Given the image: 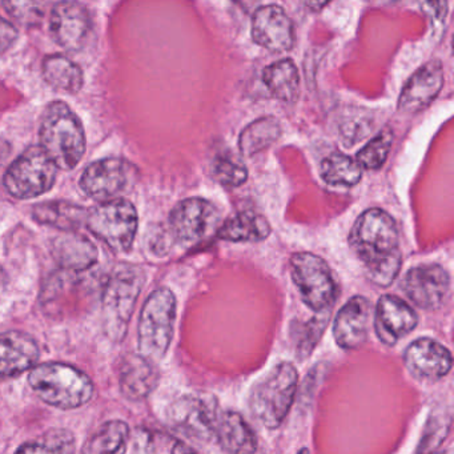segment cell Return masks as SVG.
<instances>
[{"label": "cell", "mask_w": 454, "mask_h": 454, "mask_svg": "<svg viewBox=\"0 0 454 454\" xmlns=\"http://www.w3.org/2000/svg\"><path fill=\"white\" fill-rule=\"evenodd\" d=\"M349 243L376 286L385 288L395 280L403 259L397 224L389 214L379 208L364 212L350 231Z\"/></svg>", "instance_id": "cell-1"}, {"label": "cell", "mask_w": 454, "mask_h": 454, "mask_svg": "<svg viewBox=\"0 0 454 454\" xmlns=\"http://www.w3.org/2000/svg\"><path fill=\"white\" fill-rule=\"evenodd\" d=\"M39 137L42 150L58 168L71 171L83 158L86 150L83 126L66 103L54 102L46 108Z\"/></svg>", "instance_id": "cell-2"}, {"label": "cell", "mask_w": 454, "mask_h": 454, "mask_svg": "<svg viewBox=\"0 0 454 454\" xmlns=\"http://www.w3.org/2000/svg\"><path fill=\"white\" fill-rule=\"evenodd\" d=\"M299 384L294 364L281 361L260 377L251 389L249 408L254 419L267 427L278 429L291 411Z\"/></svg>", "instance_id": "cell-3"}, {"label": "cell", "mask_w": 454, "mask_h": 454, "mask_svg": "<svg viewBox=\"0 0 454 454\" xmlns=\"http://www.w3.org/2000/svg\"><path fill=\"white\" fill-rule=\"evenodd\" d=\"M103 283L89 270H60L52 273L41 294L43 312L52 318H65L89 309L98 294L102 296Z\"/></svg>", "instance_id": "cell-4"}, {"label": "cell", "mask_w": 454, "mask_h": 454, "mask_svg": "<svg viewBox=\"0 0 454 454\" xmlns=\"http://www.w3.org/2000/svg\"><path fill=\"white\" fill-rule=\"evenodd\" d=\"M28 382L42 401L55 408H81L94 395L91 379L68 364H42L31 371Z\"/></svg>", "instance_id": "cell-5"}, {"label": "cell", "mask_w": 454, "mask_h": 454, "mask_svg": "<svg viewBox=\"0 0 454 454\" xmlns=\"http://www.w3.org/2000/svg\"><path fill=\"white\" fill-rule=\"evenodd\" d=\"M145 276L137 265H119L103 283L102 304L105 328L111 339L121 341L129 328Z\"/></svg>", "instance_id": "cell-6"}, {"label": "cell", "mask_w": 454, "mask_h": 454, "mask_svg": "<svg viewBox=\"0 0 454 454\" xmlns=\"http://www.w3.org/2000/svg\"><path fill=\"white\" fill-rule=\"evenodd\" d=\"M176 299L171 289L159 288L151 294L139 320V355L158 363L168 352L174 339Z\"/></svg>", "instance_id": "cell-7"}, {"label": "cell", "mask_w": 454, "mask_h": 454, "mask_svg": "<svg viewBox=\"0 0 454 454\" xmlns=\"http://www.w3.org/2000/svg\"><path fill=\"white\" fill-rule=\"evenodd\" d=\"M219 401L211 393H190L171 403L167 411L168 422L180 434L198 442L215 441L219 422Z\"/></svg>", "instance_id": "cell-8"}, {"label": "cell", "mask_w": 454, "mask_h": 454, "mask_svg": "<svg viewBox=\"0 0 454 454\" xmlns=\"http://www.w3.org/2000/svg\"><path fill=\"white\" fill-rule=\"evenodd\" d=\"M291 273L302 301L309 309L325 313L333 307L339 289L325 260L309 252L294 254Z\"/></svg>", "instance_id": "cell-9"}, {"label": "cell", "mask_w": 454, "mask_h": 454, "mask_svg": "<svg viewBox=\"0 0 454 454\" xmlns=\"http://www.w3.org/2000/svg\"><path fill=\"white\" fill-rule=\"evenodd\" d=\"M87 228L115 252H127L137 231V212L126 199L106 201L90 209Z\"/></svg>", "instance_id": "cell-10"}, {"label": "cell", "mask_w": 454, "mask_h": 454, "mask_svg": "<svg viewBox=\"0 0 454 454\" xmlns=\"http://www.w3.org/2000/svg\"><path fill=\"white\" fill-rule=\"evenodd\" d=\"M58 167L41 147H31L7 169L4 188L17 199H33L49 192L57 180Z\"/></svg>", "instance_id": "cell-11"}, {"label": "cell", "mask_w": 454, "mask_h": 454, "mask_svg": "<svg viewBox=\"0 0 454 454\" xmlns=\"http://www.w3.org/2000/svg\"><path fill=\"white\" fill-rule=\"evenodd\" d=\"M137 168L123 159H103L90 164L81 179V187L95 200H115L129 190L137 179Z\"/></svg>", "instance_id": "cell-12"}, {"label": "cell", "mask_w": 454, "mask_h": 454, "mask_svg": "<svg viewBox=\"0 0 454 454\" xmlns=\"http://www.w3.org/2000/svg\"><path fill=\"white\" fill-rule=\"evenodd\" d=\"M401 288L416 307L435 310L442 307L448 299L450 278L440 265H419L406 273Z\"/></svg>", "instance_id": "cell-13"}, {"label": "cell", "mask_w": 454, "mask_h": 454, "mask_svg": "<svg viewBox=\"0 0 454 454\" xmlns=\"http://www.w3.org/2000/svg\"><path fill=\"white\" fill-rule=\"evenodd\" d=\"M219 222V212L209 201L191 198L175 207L169 216L172 235L179 243L192 246L208 235Z\"/></svg>", "instance_id": "cell-14"}, {"label": "cell", "mask_w": 454, "mask_h": 454, "mask_svg": "<svg viewBox=\"0 0 454 454\" xmlns=\"http://www.w3.org/2000/svg\"><path fill=\"white\" fill-rule=\"evenodd\" d=\"M50 28L59 46L68 51H79L87 46L91 36V14L84 4L62 2L52 10Z\"/></svg>", "instance_id": "cell-15"}, {"label": "cell", "mask_w": 454, "mask_h": 454, "mask_svg": "<svg viewBox=\"0 0 454 454\" xmlns=\"http://www.w3.org/2000/svg\"><path fill=\"white\" fill-rule=\"evenodd\" d=\"M403 363L414 379L434 382L451 371L453 358L448 348L430 337H421L408 345Z\"/></svg>", "instance_id": "cell-16"}, {"label": "cell", "mask_w": 454, "mask_h": 454, "mask_svg": "<svg viewBox=\"0 0 454 454\" xmlns=\"http://www.w3.org/2000/svg\"><path fill=\"white\" fill-rule=\"evenodd\" d=\"M419 316L400 297L384 294L377 302L374 331L382 344L393 347L398 340L416 329Z\"/></svg>", "instance_id": "cell-17"}, {"label": "cell", "mask_w": 454, "mask_h": 454, "mask_svg": "<svg viewBox=\"0 0 454 454\" xmlns=\"http://www.w3.org/2000/svg\"><path fill=\"white\" fill-rule=\"evenodd\" d=\"M252 39L270 51H289L294 44V23L276 4L260 7L252 18Z\"/></svg>", "instance_id": "cell-18"}, {"label": "cell", "mask_w": 454, "mask_h": 454, "mask_svg": "<svg viewBox=\"0 0 454 454\" xmlns=\"http://www.w3.org/2000/svg\"><path fill=\"white\" fill-rule=\"evenodd\" d=\"M443 86V68L440 60L422 66L409 79L401 91L398 110L416 114L425 110L440 94Z\"/></svg>", "instance_id": "cell-19"}, {"label": "cell", "mask_w": 454, "mask_h": 454, "mask_svg": "<svg viewBox=\"0 0 454 454\" xmlns=\"http://www.w3.org/2000/svg\"><path fill=\"white\" fill-rule=\"evenodd\" d=\"M41 350L30 334L20 331L0 333V381L14 379L34 368Z\"/></svg>", "instance_id": "cell-20"}, {"label": "cell", "mask_w": 454, "mask_h": 454, "mask_svg": "<svg viewBox=\"0 0 454 454\" xmlns=\"http://www.w3.org/2000/svg\"><path fill=\"white\" fill-rule=\"evenodd\" d=\"M371 302L355 296L339 310L333 324L334 341L341 349H358L368 339Z\"/></svg>", "instance_id": "cell-21"}, {"label": "cell", "mask_w": 454, "mask_h": 454, "mask_svg": "<svg viewBox=\"0 0 454 454\" xmlns=\"http://www.w3.org/2000/svg\"><path fill=\"white\" fill-rule=\"evenodd\" d=\"M215 441L225 454H254L259 445L256 433L236 411H222Z\"/></svg>", "instance_id": "cell-22"}, {"label": "cell", "mask_w": 454, "mask_h": 454, "mask_svg": "<svg viewBox=\"0 0 454 454\" xmlns=\"http://www.w3.org/2000/svg\"><path fill=\"white\" fill-rule=\"evenodd\" d=\"M121 393L129 400H143L153 392L159 382L155 364L140 355H131L121 368Z\"/></svg>", "instance_id": "cell-23"}, {"label": "cell", "mask_w": 454, "mask_h": 454, "mask_svg": "<svg viewBox=\"0 0 454 454\" xmlns=\"http://www.w3.org/2000/svg\"><path fill=\"white\" fill-rule=\"evenodd\" d=\"M52 254L62 270H89L98 262V249L94 244L82 235L68 232L59 236L52 243Z\"/></svg>", "instance_id": "cell-24"}, {"label": "cell", "mask_w": 454, "mask_h": 454, "mask_svg": "<svg viewBox=\"0 0 454 454\" xmlns=\"http://www.w3.org/2000/svg\"><path fill=\"white\" fill-rule=\"evenodd\" d=\"M89 211L68 201H49L34 207L33 216L43 225L74 232L86 224Z\"/></svg>", "instance_id": "cell-25"}, {"label": "cell", "mask_w": 454, "mask_h": 454, "mask_svg": "<svg viewBox=\"0 0 454 454\" xmlns=\"http://www.w3.org/2000/svg\"><path fill=\"white\" fill-rule=\"evenodd\" d=\"M262 82L270 94L283 102L292 103L299 98V70L291 59L280 60L265 67L262 71Z\"/></svg>", "instance_id": "cell-26"}, {"label": "cell", "mask_w": 454, "mask_h": 454, "mask_svg": "<svg viewBox=\"0 0 454 454\" xmlns=\"http://www.w3.org/2000/svg\"><path fill=\"white\" fill-rule=\"evenodd\" d=\"M270 233V223L254 212H241L230 217L217 231V236L227 241H262Z\"/></svg>", "instance_id": "cell-27"}, {"label": "cell", "mask_w": 454, "mask_h": 454, "mask_svg": "<svg viewBox=\"0 0 454 454\" xmlns=\"http://www.w3.org/2000/svg\"><path fill=\"white\" fill-rule=\"evenodd\" d=\"M129 427L124 421L105 422L82 448L81 454H124L129 445Z\"/></svg>", "instance_id": "cell-28"}, {"label": "cell", "mask_w": 454, "mask_h": 454, "mask_svg": "<svg viewBox=\"0 0 454 454\" xmlns=\"http://www.w3.org/2000/svg\"><path fill=\"white\" fill-rule=\"evenodd\" d=\"M44 81L65 92H78L83 86V73L78 65L63 57L50 55L43 62Z\"/></svg>", "instance_id": "cell-29"}, {"label": "cell", "mask_w": 454, "mask_h": 454, "mask_svg": "<svg viewBox=\"0 0 454 454\" xmlns=\"http://www.w3.org/2000/svg\"><path fill=\"white\" fill-rule=\"evenodd\" d=\"M280 123L272 116L257 119L244 129L239 139L240 153L246 156L256 155L280 137Z\"/></svg>", "instance_id": "cell-30"}, {"label": "cell", "mask_w": 454, "mask_h": 454, "mask_svg": "<svg viewBox=\"0 0 454 454\" xmlns=\"http://www.w3.org/2000/svg\"><path fill=\"white\" fill-rule=\"evenodd\" d=\"M324 182L340 187H352L361 179V167L357 161L341 153H333L321 164Z\"/></svg>", "instance_id": "cell-31"}, {"label": "cell", "mask_w": 454, "mask_h": 454, "mask_svg": "<svg viewBox=\"0 0 454 454\" xmlns=\"http://www.w3.org/2000/svg\"><path fill=\"white\" fill-rule=\"evenodd\" d=\"M15 454H75V437L68 430H49L39 440L20 446Z\"/></svg>", "instance_id": "cell-32"}, {"label": "cell", "mask_w": 454, "mask_h": 454, "mask_svg": "<svg viewBox=\"0 0 454 454\" xmlns=\"http://www.w3.org/2000/svg\"><path fill=\"white\" fill-rule=\"evenodd\" d=\"M393 137L389 131H384L379 137L368 143L360 153H357V164L361 168L376 169L381 168L389 155L392 147Z\"/></svg>", "instance_id": "cell-33"}, {"label": "cell", "mask_w": 454, "mask_h": 454, "mask_svg": "<svg viewBox=\"0 0 454 454\" xmlns=\"http://www.w3.org/2000/svg\"><path fill=\"white\" fill-rule=\"evenodd\" d=\"M214 175L225 187H239L248 177L246 166L232 155L219 156L215 161Z\"/></svg>", "instance_id": "cell-34"}, {"label": "cell", "mask_w": 454, "mask_h": 454, "mask_svg": "<svg viewBox=\"0 0 454 454\" xmlns=\"http://www.w3.org/2000/svg\"><path fill=\"white\" fill-rule=\"evenodd\" d=\"M2 6L12 20L28 27L39 25L46 14V4L42 2H4Z\"/></svg>", "instance_id": "cell-35"}, {"label": "cell", "mask_w": 454, "mask_h": 454, "mask_svg": "<svg viewBox=\"0 0 454 454\" xmlns=\"http://www.w3.org/2000/svg\"><path fill=\"white\" fill-rule=\"evenodd\" d=\"M326 323H328V317H325V316L315 317L304 324L300 331H297L299 339H297L296 348L300 358H307L313 352L316 345L320 341L321 336H323Z\"/></svg>", "instance_id": "cell-36"}, {"label": "cell", "mask_w": 454, "mask_h": 454, "mask_svg": "<svg viewBox=\"0 0 454 454\" xmlns=\"http://www.w3.org/2000/svg\"><path fill=\"white\" fill-rule=\"evenodd\" d=\"M18 39V31L12 23L0 18V55L12 49Z\"/></svg>", "instance_id": "cell-37"}, {"label": "cell", "mask_w": 454, "mask_h": 454, "mask_svg": "<svg viewBox=\"0 0 454 454\" xmlns=\"http://www.w3.org/2000/svg\"><path fill=\"white\" fill-rule=\"evenodd\" d=\"M172 454H199L198 451L193 450L191 446L185 445V443L177 442L176 445L172 449Z\"/></svg>", "instance_id": "cell-38"}, {"label": "cell", "mask_w": 454, "mask_h": 454, "mask_svg": "<svg viewBox=\"0 0 454 454\" xmlns=\"http://www.w3.org/2000/svg\"><path fill=\"white\" fill-rule=\"evenodd\" d=\"M4 270H2V268H0V289H2V286H4Z\"/></svg>", "instance_id": "cell-39"}, {"label": "cell", "mask_w": 454, "mask_h": 454, "mask_svg": "<svg viewBox=\"0 0 454 454\" xmlns=\"http://www.w3.org/2000/svg\"><path fill=\"white\" fill-rule=\"evenodd\" d=\"M435 454H442V453H435ZM443 454H445V453H443Z\"/></svg>", "instance_id": "cell-40"}]
</instances>
